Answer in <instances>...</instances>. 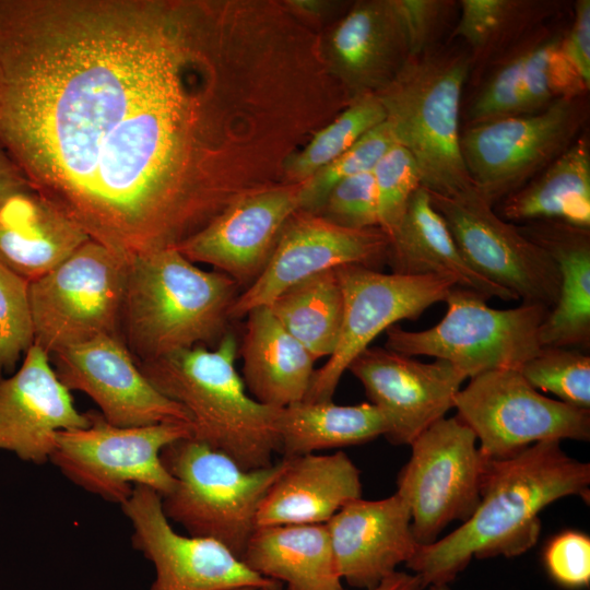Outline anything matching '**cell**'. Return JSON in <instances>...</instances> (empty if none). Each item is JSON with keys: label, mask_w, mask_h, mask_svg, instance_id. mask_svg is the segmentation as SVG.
I'll return each instance as SVG.
<instances>
[{"label": "cell", "mask_w": 590, "mask_h": 590, "mask_svg": "<svg viewBox=\"0 0 590 590\" xmlns=\"http://www.w3.org/2000/svg\"><path fill=\"white\" fill-rule=\"evenodd\" d=\"M498 204V215L512 224L560 221L590 228L588 135L582 133L544 170Z\"/></svg>", "instance_id": "cell-29"}, {"label": "cell", "mask_w": 590, "mask_h": 590, "mask_svg": "<svg viewBox=\"0 0 590 590\" xmlns=\"http://www.w3.org/2000/svg\"><path fill=\"white\" fill-rule=\"evenodd\" d=\"M267 307L316 361L333 353L343 317V295L335 269L292 285Z\"/></svg>", "instance_id": "cell-32"}, {"label": "cell", "mask_w": 590, "mask_h": 590, "mask_svg": "<svg viewBox=\"0 0 590 590\" xmlns=\"http://www.w3.org/2000/svg\"><path fill=\"white\" fill-rule=\"evenodd\" d=\"M560 441L533 444L519 453L488 460L480 503L453 532L421 545L405 565L426 589L448 585L472 558L514 557L535 545L540 512L577 495L589 502L590 464L569 457Z\"/></svg>", "instance_id": "cell-2"}, {"label": "cell", "mask_w": 590, "mask_h": 590, "mask_svg": "<svg viewBox=\"0 0 590 590\" xmlns=\"http://www.w3.org/2000/svg\"><path fill=\"white\" fill-rule=\"evenodd\" d=\"M90 414L74 405L60 381L50 356L33 344L21 367L0 375V450L34 464L50 461L61 430L84 428Z\"/></svg>", "instance_id": "cell-20"}, {"label": "cell", "mask_w": 590, "mask_h": 590, "mask_svg": "<svg viewBox=\"0 0 590 590\" xmlns=\"http://www.w3.org/2000/svg\"><path fill=\"white\" fill-rule=\"evenodd\" d=\"M315 122L270 0H0V145L127 262L283 184Z\"/></svg>", "instance_id": "cell-1"}, {"label": "cell", "mask_w": 590, "mask_h": 590, "mask_svg": "<svg viewBox=\"0 0 590 590\" xmlns=\"http://www.w3.org/2000/svg\"><path fill=\"white\" fill-rule=\"evenodd\" d=\"M238 284L205 271L176 248L127 264L120 337L137 363L194 346H215L229 331Z\"/></svg>", "instance_id": "cell-3"}, {"label": "cell", "mask_w": 590, "mask_h": 590, "mask_svg": "<svg viewBox=\"0 0 590 590\" xmlns=\"http://www.w3.org/2000/svg\"><path fill=\"white\" fill-rule=\"evenodd\" d=\"M385 120L384 107L376 95H365L351 101L287 158L283 168L284 182H303Z\"/></svg>", "instance_id": "cell-33"}, {"label": "cell", "mask_w": 590, "mask_h": 590, "mask_svg": "<svg viewBox=\"0 0 590 590\" xmlns=\"http://www.w3.org/2000/svg\"><path fill=\"white\" fill-rule=\"evenodd\" d=\"M32 188L10 155L0 145V203L9 197Z\"/></svg>", "instance_id": "cell-44"}, {"label": "cell", "mask_w": 590, "mask_h": 590, "mask_svg": "<svg viewBox=\"0 0 590 590\" xmlns=\"http://www.w3.org/2000/svg\"><path fill=\"white\" fill-rule=\"evenodd\" d=\"M285 459L283 473L260 504L257 528L327 523L344 505L362 497L361 471L343 451Z\"/></svg>", "instance_id": "cell-23"}, {"label": "cell", "mask_w": 590, "mask_h": 590, "mask_svg": "<svg viewBox=\"0 0 590 590\" xmlns=\"http://www.w3.org/2000/svg\"><path fill=\"white\" fill-rule=\"evenodd\" d=\"M298 210L299 184H281L231 205L176 249L247 287L264 270L282 227Z\"/></svg>", "instance_id": "cell-19"}, {"label": "cell", "mask_w": 590, "mask_h": 590, "mask_svg": "<svg viewBox=\"0 0 590 590\" xmlns=\"http://www.w3.org/2000/svg\"><path fill=\"white\" fill-rule=\"evenodd\" d=\"M90 425L61 430L50 462L73 484L101 498L125 504L135 486H144L161 497L175 480L162 461L170 444L192 437L190 424L161 423L145 426H116L101 413L90 411Z\"/></svg>", "instance_id": "cell-9"}, {"label": "cell", "mask_w": 590, "mask_h": 590, "mask_svg": "<svg viewBox=\"0 0 590 590\" xmlns=\"http://www.w3.org/2000/svg\"><path fill=\"white\" fill-rule=\"evenodd\" d=\"M588 118L585 95L539 113L469 126L460 146L472 186L495 208L568 150Z\"/></svg>", "instance_id": "cell-10"}, {"label": "cell", "mask_w": 590, "mask_h": 590, "mask_svg": "<svg viewBox=\"0 0 590 590\" xmlns=\"http://www.w3.org/2000/svg\"><path fill=\"white\" fill-rule=\"evenodd\" d=\"M447 311L434 327L408 331L394 324L385 347L408 356L427 355L457 367L467 378L517 369L541 350L540 328L550 309L536 304L496 309L480 294L453 286Z\"/></svg>", "instance_id": "cell-7"}, {"label": "cell", "mask_w": 590, "mask_h": 590, "mask_svg": "<svg viewBox=\"0 0 590 590\" xmlns=\"http://www.w3.org/2000/svg\"><path fill=\"white\" fill-rule=\"evenodd\" d=\"M449 39L461 38L471 62H495L533 35L559 9L555 1L460 0Z\"/></svg>", "instance_id": "cell-31"}, {"label": "cell", "mask_w": 590, "mask_h": 590, "mask_svg": "<svg viewBox=\"0 0 590 590\" xmlns=\"http://www.w3.org/2000/svg\"><path fill=\"white\" fill-rule=\"evenodd\" d=\"M369 402L382 414L392 445H411L453 408L467 377L444 359L423 363L386 347L368 346L350 364Z\"/></svg>", "instance_id": "cell-17"}, {"label": "cell", "mask_w": 590, "mask_h": 590, "mask_svg": "<svg viewBox=\"0 0 590 590\" xmlns=\"http://www.w3.org/2000/svg\"><path fill=\"white\" fill-rule=\"evenodd\" d=\"M469 52L436 48L412 56L376 94L396 143L415 160L422 187L455 196L472 186L460 146V104Z\"/></svg>", "instance_id": "cell-5"}, {"label": "cell", "mask_w": 590, "mask_h": 590, "mask_svg": "<svg viewBox=\"0 0 590 590\" xmlns=\"http://www.w3.org/2000/svg\"><path fill=\"white\" fill-rule=\"evenodd\" d=\"M231 590H281V589H270V588H263V587L246 586V587L234 588Z\"/></svg>", "instance_id": "cell-47"}, {"label": "cell", "mask_w": 590, "mask_h": 590, "mask_svg": "<svg viewBox=\"0 0 590 590\" xmlns=\"http://www.w3.org/2000/svg\"><path fill=\"white\" fill-rule=\"evenodd\" d=\"M401 20L410 57L422 55L439 47L459 13V3L453 0H392Z\"/></svg>", "instance_id": "cell-41"}, {"label": "cell", "mask_w": 590, "mask_h": 590, "mask_svg": "<svg viewBox=\"0 0 590 590\" xmlns=\"http://www.w3.org/2000/svg\"><path fill=\"white\" fill-rule=\"evenodd\" d=\"M50 359L60 381L70 391L88 396L113 425H191L187 411L150 382L120 338L101 337L57 352Z\"/></svg>", "instance_id": "cell-18"}, {"label": "cell", "mask_w": 590, "mask_h": 590, "mask_svg": "<svg viewBox=\"0 0 590 590\" xmlns=\"http://www.w3.org/2000/svg\"><path fill=\"white\" fill-rule=\"evenodd\" d=\"M319 214L345 228L379 227L378 199L373 173L357 174L335 185Z\"/></svg>", "instance_id": "cell-40"}, {"label": "cell", "mask_w": 590, "mask_h": 590, "mask_svg": "<svg viewBox=\"0 0 590 590\" xmlns=\"http://www.w3.org/2000/svg\"><path fill=\"white\" fill-rule=\"evenodd\" d=\"M175 480L161 497L169 521L189 535L214 540L240 558L257 528V514L266 494L286 467V459L247 470L227 455L193 439H179L162 452Z\"/></svg>", "instance_id": "cell-6"}, {"label": "cell", "mask_w": 590, "mask_h": 590, "mask_svg": "<svg viewBox=\"0 0 590 590\" xmlns=\"http://www.w3.org/2000/svg\"><path fill=\"white\" fill-rule=\"evenodd\" d=\"M326 524L340 577L357 589L377 587L421 546L409 506L397 493L377 500L354 499Z\"/></svg>", "instance_id": "cell-22"}, {"label": "cell", "mask_w": 590, "mask_h": 590, "mask_svg": "<svg viewBox=\"0 0 590 590\" xmlns=\"http://www.w3.org/2000/svg\"><path fill=\"white\" fill-rule=\"evenodd\" d=\"M121 509L129 519L131 543L152 563L155 579L149 590H231L238 587L281 589L262 577L223 544L175 531L162 508L161 496L135 486Z\"/></svg>", "instance_id": "cell-15"}, {"label": "cell", "mask_w": 590, "mask_h": 590, "mask_svg": "<svg viewBox=\"0 0 590 590\" xmlns=\"http://www.w3.org/2000/svg\"><path fill=\"white\" fill-rule=\"evenodd\" d=\"M544 565L551 578L562 587L579 589L590 583V539L577 531L553 538L544 551Z\"/></svg>", "instance_id": "cell-42"}, {"label": "cell", "mask_w": 590, "mask_h": 590, "mask_svg": "<svg viewBox=\"0 0 590 590\" xmlns=\"http://www.w3.org/2000/svg\"><path fill=\"white\" fill-rule=\"evenodd\" d=\"M426 590H450L448 585H432L426 588Z\"/></svg>", "instance_id": "cell-48"}, {"label": "cell", "mask_w": 590, "mask_h": 590, "mask_svg": "<svg viewBox=\"0 0 590 590\" xmlns=\"http://www.w3.org/2000/svg\"><path fill=\"white\" fill-rule=\"evenodd\" d=\"M329 74L350 101L384 90L410 58L405 33L392 0L354 2L320 32Z\"/></svg>", "instance_id": "cell-21"}, {"label": "cell", "mask_w": 590, "mask_h": 590, "mask_svg": "<svg viewBox=\"0 0 590 590\" xmlns=\"http://www.w3.org/2000/svg\"><path fill=\"white\" fill-rule=\"evenodd\" d=\"M30 283L0 262V375L13 374L34 344Z\"/></svg>", "instance_id": "cell-37"}, {"label": "cell", "mask_w": 590, "mask_h": 590, "mask_svg": "<svg viewBox=\"0 0 590 590\" xmlns=\"http://www.w3.org/2000/svg\"><path fill=\"white\" fill-rule=\"evenodd\" d=\"M387 424L370 402L339 405L299 401L280 409L279 452L292 458L315 451L362 445L385 436Z\"/></svg>", "instance_id": "cell-30"}, {"label": "cell", "mask_w": 590, "mask_h": 590, "mask_svg": "<svg viewBox=\"0 0 590 590\" xmlns=\"http://www.w3.org/2000/svg\"><path fill=\"white\" fill-rule=\"evenodd\" d=\"M378 199L379 227L389 237L399 225L412 194L422 187L413 156L394 143L371 170Z\"/></svg>", "instance_id": "cell-38"}, {"label": "cell", "mask_w": 590, "mask_h": 590, "mask_svg": "<svg viewBox=\"0 0 590 590\" xmlns=\"http://www.w3.org/2000/svg\"><path fill=\"white\" fill-rule=\"evenodd\" d=\"M562 49L585 83L590 86V1L574 4L573 23L563 34Z\"/></svg>", "instance_id": "cell-43"}, {"label": "cell", "mask_w": 590, "mask_h": 590, "mask_svg": "<svg viewBox=\"0 0 590 590\" xmlns=\"http://www.w3.org/2000/svg\"><path fill=\"white\" fill-rule=\"evenodd\" d=\"M240 559L287 590H344L326 523L258 527Z\"/></svg>", "instance_id": "cell-28"}, {"label": "cell", "mask_w": 590, "mask_h": 590, "mask_svg": "<svg viewBox=\"0 0 590 590\" xmlns=\"http://www.w3.org/2000/svg\"><path fill=\"white\" fill-rule=\"evenodd\" d=\"M394 143L386 121L366 132L350 149L299 184V210L319 214L335 185L357 174L371 172Z\"/></svg>", "instance_id": "cell-35"}, {"label": "cell", "mask_w": 590, "mask_h": 590, "mask_svg": "<svg viewBox=\"0 0 590 590\" xmlns=\"http://www.w3.org/2000/svg\"><path fill=\"white\" fill-rule=\"evenodd\" d=\"M343 295L339 340L326 364L316 369L304 400L330 401L350 364L371 341L397 322L417 319L445 302L453 282L439 276L382 273L361 264L335 268Z\"/></svg>", "instance_id": "cell-14"}, {"label": "cell", "mask_w": 590, "mask_h": 590, "mask_svg": "<svg viewBox=\"0 0 590 590\" xmlns=\"http://www.w3.org/2000/svg\"><path fill=\"white\" fill-rule=\"evenodd\" d=\"M128 262L88 239L30 283L34 344L49 356L101 337L120 338Z\"/></svg>", "instance_id": "cell-8"}, {"label": "cell", "mask_w": 590, "mask_h": 590, "mask_svg": "<svg viewBox=\"0 0 590 590\" xmlns=\"http://www.w3.org/2000/svg\"><path fill=\"white\" fill-rule=\"evenodd\" d=\"M388 247L389 237L380 227L345 228L298 210L282 227L264 270L232 304L231 319L268 306L286 288L320 272L346 264L378 270Z\"/></svg>", "instance_id": "cell-16"}, {"label": "cell", "mask_w": 590, "mask_h": 590, "mask_svg": "<svg viewBox=\"0 0 590 590\" xmlns=\"http://www.w3.org/2000/svg\"><path fill=\"white\" fill-rule=\"evenodd\" d=\"M246 317L238 352L247 391L258 402L275 409L303 401L316 370V359L267 306L251 309Z\"/></svg>", "instance_id": "cell-27"}, {"label": "cell", "mask_w": 590, "mask_h": 590, "mask_svg": "<svg viewBox=\"0 0 590 590\" xmlns=\"http://www.w3.org/2000/svg\"><path fill=\"white\" fill-rule=\"evenodd\" d=\"M371 590H423V588L415 574L397 570Z\"/></svg>", "instance_id": "cell-46"}, {"label": "cell", "mask_w": 590, "mask_h": 590, "mask_svg": "<svg viewBox=\"0 0 590 590\" xmlns=\"http://www.w3.org/2000/svg\"><path fill=\"white\" fill-rule=\"evenodd\" d=\"M283 3L295 16L311 26L315 21L330 16L341 5V2L329 0H283Z\"/></svg>", "instance_id": "cell-45"}, {"label": "cell", "mask_w": 590, "mask_h": 590, "mask_svg": "<svg viewBox=\"0 0 590 590\" xmlns=\"http://www.w3.org/2000/svg\"><path fill=\"white\" fill-rule=\"evenodd\" d=\"M427 193L462 257L476 273L523 304L550 310L555 306L560 275L554 260L516 224L502 219L474 187L449 197Z\"/></svg>", "instance_id": "cell-13"}, {"label": "cell", "mask_w": 590, "mask_h": 590, "mask_svg": "<svg viewBox=\"0 0 590 590\" xmlns=\"http://www.w3.org/2000/svg\"><path fill=\"white\" fill-rule=\"evenodd\" d=\"M88 239L32 188L0 203V262L28 283L56 269Z\"/></svg>", "instance_id": "cell-24"}, {"label": "cell", "mask_w": 590, "mask_h": 590, "mask_svg": "<svg viewBox=\"0 0 590 590\" xmlns=\"http://www.w3.org/2000/svg\"><path fill=\"white\" fill-rule=\"evenodd\" d=\"M386 263L392 273L450 280L456 286L475 292L486 300L494 297L518 299L467 263L423 187L412 194L399 225L389 236Z\"/></svg>", "instance_id": "cell-25"}, {"label": "cell", "mask_w": 590, "mask_h": 590, "mask_svg": "<svg viewBox=\"0 0 590 590\" xmlns=\"http://www.w3.org/2000/svg\"><path fill=\"white\" fill-rule=\"evenodd\" d=\"M544 249L560 275L558 300L540 328L542 347L590 345V228L560 221L516 224Z\"/></svg>", "instance_id": "cell-26"}, {"label": "cell", "mask_w": 590, "mask_h": 590, "mask_svg": "<svg viewBox=\"0 0 590 590\" xmlns=\"http://www.w3.org/2000/svg\"><path fill=\"white\" fill-rule=\"evenodd\" d=\"M533 35L495 61L491 76L469 107L470 126L521 115L522 66Z\"/></svg>", "instance_id": "cell-39"}, {"label": "cell", "mask_w": 590, "mask_h": 590, "mask_svg": "<svg viewBox=\"0 0 590 590\" xmlns=\"http://www.w3.org/2000/svg\"><path fill=\"white\" fill-rule=\"evenodd\" d=\"M237 353L238 342L229 330L213 349L194 346L135 363L161 393L187 411L193 439L244 469H260L271 465L279 451L280 409L248 393L235 368Z\"/></svg>", "instance_id": "cell-4"}, {"label": "cell", "mask_w": 590, "mask_h": 590, "mask_svg": "<svg viewBox=\"0 0 590 590\" xmlns=\"http://www.w3.org/2000/svg\"><path fill=\"white\" fill-rule=\"evenodd\" d=\"M564 33L534 34L521 74V115L539 113L552 104L585 96L589 87L562 49Z\"/></svg>", "instance_id": "cell-34"}, {"label": "cell", "mask_w": 590, "mask_h": 590, "mask_svg": "<svg viewBox=\"0 0 590 590\" xmlns=\"http://www.w3.org/2000/svg\"><path fill=\"white\" fill-rule=\"evenodd\" d=\"M536 390L548 391L559 401L590 410V356L568 347H541L519 369Z\"/></svg>", "instance_id": "cell-36"}, {"label": "cell", "mask_w": 590, "mask_h": 590, "mask_svg": "<svg viewBox=\"0 0 590 590\" xmlns=\"http://www.w3.org/2000/svg\"><path fill=\"white\" fill-rule=\"evenodd\" d=\"M453 408L488 460L512 457L541 441L590 439V410L543 396L517 369L470 378Z\"/></svg>", "instance_id": "cell-12"}, {"label": "cell", "mask_w": 590, "mask_h": 590, "mask_svg": "<svg viewBox=\"0 0 590 590\" xmlns=\"http://www.w3.org/2000/svg\"><path fill=\"white\" fill-rule=\"evenodd\" d=\"M476 442L458 416H445L410 445L396 493L409 506L420 545L434 543L450 522H464L476 509L488 463Z\"/></svg>", "instance_id": "cell-11"}]
</instances>
